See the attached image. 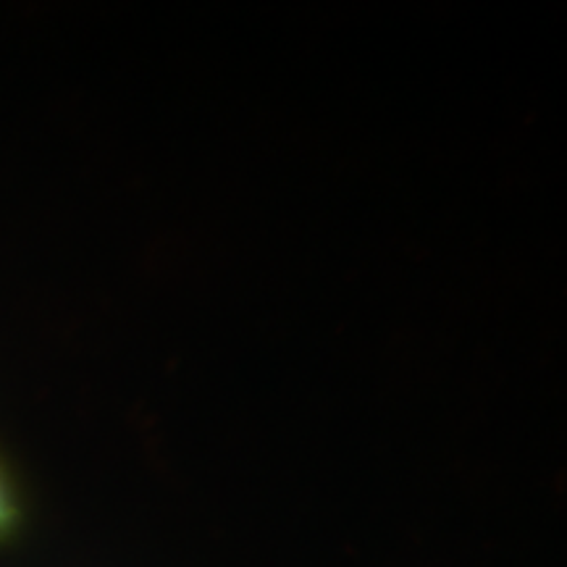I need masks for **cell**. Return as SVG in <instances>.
<instances>
[{
  "label": "cell",
  "instance_id": "6da1fadb",
  "mask_svg": "<svg viewBox=\"0 0 567 567\" xmlns=\"http://www.w3.org/2000/svg\"><path fill=\"white\" fill-rule=\"evenodd\" d=\"M9 523H11V507L9 502H6V496L0 494V530L9 528Z\"/></svg>",
  "mask_w": 567,
  "mask_h": 567
}]
</instances>
